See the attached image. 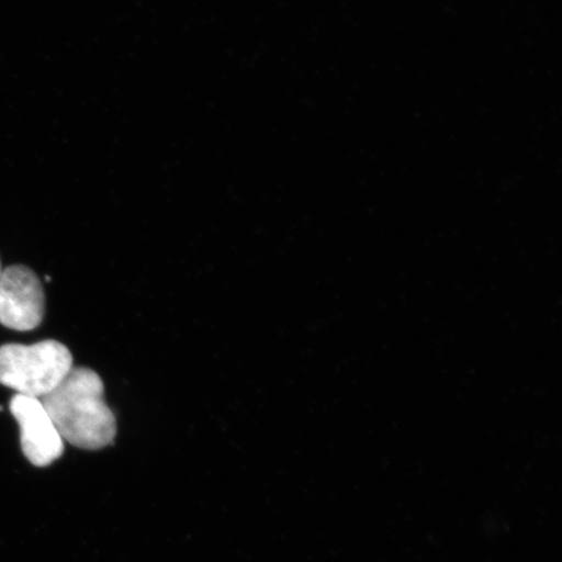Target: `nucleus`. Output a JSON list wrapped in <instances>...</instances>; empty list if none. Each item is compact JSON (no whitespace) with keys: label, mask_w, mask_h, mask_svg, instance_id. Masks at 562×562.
Instances as JSON below:
<instances>
[{"label":"nucleus","mask_w":562,"mask_h":562,"mask_svg":"<svg viewBox=\"0 0 562 562\" xmlns=\"http://www.w3.org/2000/svg\"><path fill=\"white\" fill-rule=\"evenodd\" d=\"M74 369V357L59 341L0 347V384L18 395L42 398L53 392Z\"/></svg>","instance_id":"2"},{"label":"nucleus","mask_w":562,"mask_h":562,"mask_svg":"<svg viewBox=\"0 0 562 562\" xmlns=\"http://www.w3.org/2000/svg\"><path fill=\"white\" fill-rule=\"evenodd\" d=\"M2 273H3L2 265H0V279H2Z\"/></svg>","instance_id":"5"},{"label":"nucleus","mask_w":562,"mask_h":562,"mask_svg":"<svg viewBox=\"0 0 562 562\" xmlns=\"http://www.w3.org/2000/svg\"><path fill=\"white\" fill-rule=\"evenodd\" d=\"M45 316V292L30 267L11 266L0 279V323L15 331H32Z\"/></svg>","instance_id":"3"},{"label":"nucleus","mask_w":562,"mask_h":562,"mask_svg":"<svg viewBox=\"0 0 562 562\" xmlns=\"http://www.w3.org/2000/svg\"><path fill=\"white\" fill-rule=\"evenodd\" d=\"M41 402L69 445L100 451L114 441L116 418L104 402V385L95 371L74 368Z\"/></svg>","instance_id":"1"},{"label":"nucleus","mask_w":562,"mask_h":562,"mask_svg":"<svg viewBox=\"0 0 562 562\" xmlns=\"http://www.w3.org/2000/svg\"><path fill=\"white\" fill-rule=\"evenodd\" d=\"M10 411L20 426L21 448L34 467L45 468L65 453V440L40 398L13 396Z\"/></svg>","instance_id":"4"}]
</instances>
